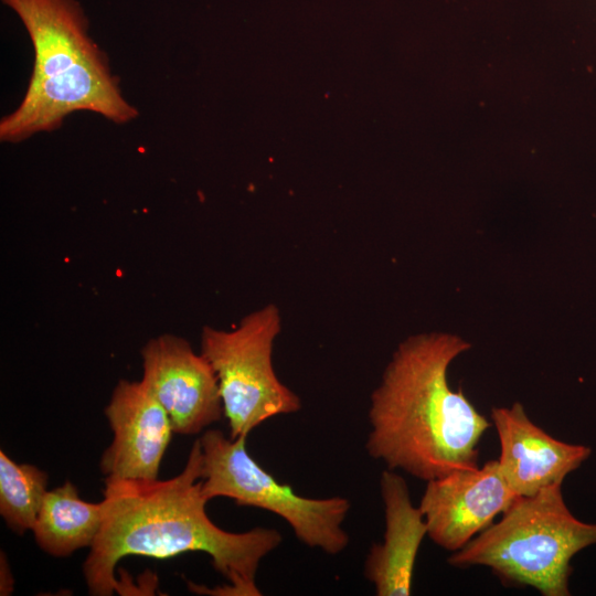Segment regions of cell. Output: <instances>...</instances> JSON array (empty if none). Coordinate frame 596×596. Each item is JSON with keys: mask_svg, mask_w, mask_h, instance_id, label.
Instances as JSON below:
<instances>
[{"mask_svg": "<svg viewBox=\"0 0 596 596\" xmlns=\"http://www.w3.org/2000/svg\"><path fill=\"white\" fill-rule=\"evenodd\" d=\"M202 447L196 439L183 470L168 480L105 481L103 522L83 563L88 592L109 596L119 589L115 568L125 556L169 558L204 552L226 584L215 594L259 596L256 573L276 550L281 533L274 528L228 532L212 522L201 490Z\"/></svg>", "mask_w": 596, "mask_h": 596, "instance_id": "cell-1", "label": "cell"}, {"mask_svg": "<svg viewBox=\"0 0 596 596\" xmlns=\"http://www.w3.org/2000/svg\"><path fill=\"white\" fill-rule=\"evenodd\" d=\"M447 332L401 342L372 392L366 453L387 469L426 482L478 468V445L491 423L448 383L451 362L470 349Z\"/></svg>", "mask_w": 596, "mask_h": 596, "instance_id": "cell-2", "label": "cell"}, {"mask_svg": "<svg viewBox=\"0 0 596 596\" xmlns=\"http://www.w3.org/2000/svg\"><path fill=\"white\" fill-rule=\"evenodd\" d=\"M596 544V523L567 508L562 485L518 497L502 518L476 535L447 562L486 566L507 586H530L543 596H568L571 561Z\"/></svg>", "mask_w": 596, "mask_h": 596, "instance_id": "cell-3", "label": "cell"}, {"mask_svg": "<svg viewBox=\"0 0 596 596\" xmlns=\"http://www.w3.org/2000/svg\"><path fill=\"white\" fill-rule=\"evenodd\" d=\"M202 447L201 490L207 500L225 497L238 505L255 507L280 517L297 540L310 549L338 555L349 545L343 522L351 503L343 497L307 498L280 483L249 455L246 437L227 438L209 429Z\"/></svg>", "mask_w": 596, "mask_h": 596, "instance_id": "cell-4", "label": "cell"}, {"mask_svg": "<svg viewBox=\"0 0 596 596\" xmlns=\"http://www.w3.org/2000/svg\"><path fill=\"white\" fill-rule=\"evenodd\" d=\"M280 328L278 308L268 305L233 330H202L201 354L216 375L231 438L247 437L265 421L301 408L299 396L274 370L273 348Z\"/></svg>", "mask_w": 596, "mask_h": 596, "instance_id": "cell-5", "label": "cell"}, {"mask_svg": "<svg viewBox=\"0 0 596 596\" xmlns=\"http://www.w3.org/2000/svg\"><path fill=\"white\" fill-rule=\"evenodd\" d=\"M75 111H92L118 125L139 115L123 96L109 61L89 62L62 76L29 81L20 105L0 121V140L19 143L53 131Z\"/></svg>", "mask_w": 596, "mask_h": 596, "instance_id": "cell-6", "label": "cell"}, {"mask_svg": "<svg viewBox=\"0 0 596 596\" xmlns=\"http://www.w3.org/2000/svg\"><path fill=\"white\" fill-rule=\"evenodd\" d=\"M141 358V382L166 409L175 434H199L222 418L214 370L187 340L158 336L145 344Z\"/></svg>", "mask_w": 596, "mask_h": 596, "instance_id": "cell-7", "label": "cell"}, {"mask_svg": "<svg viewBox=\"0 0 596 596\" xmlns=\"http://www.w3.org/2000/svg\"><path fill=\"white\" fill-rule=\"evenodd\" d=\"M518 497L494 459L427 481L418 507L427 536L441 549L456 552L490 526Z\"/></svg>", "mask_w": 596, "mask_h": 596, "instance_id": "cell-8", "label": "cell"}, {"mask_svg": "<svg viewBox=\"0 0 596 596\" xmlns=\"http://www.w3.org/2000/svg\"><path fill=\"white\" fill-rule=\"evenodd\" d=\"M105 415L114 433L100 458L105 481H153L174 433L166 409L139 382L120 380Z\"/></svg>", "mask_w": 596, "mask_h": 596, "instance_id": "cell-9", "label": "cell"}, {"mask_svg": "<svg viewBox=\"0 0 596 596\" xmlns=\"http://www.w3.org/2000/svg\"><path fill=\"white\" fill-rule=\"evenodd\" d=\"M491 419L500 444V471L519 497L562 485L592 454L587 446L552 437L530 419L519 402L492 407Z\"/></svg>", "mask_w": 596, "mask_h": 596, "instance_id": "cell-10", "label": "cell"}, {"mask_svg": "<svg viewBox=\"0 0 596 596\" xmlns=\"http://www.w3.org/2000/svg\"><path fill=\"white\" fill-rule=\"evenodd\" d=\"M25 28L34 51L30 82L66 74L83 63L108 60L89 35L78 0H1Z\"/></svg>", "mask_w": 596, "mask_h": 596, "instance_id": "cell-11", "label": "cell"}, {"mask_svg": "<svg viewBox=\"0 0 596 596\" xmlns=\"http://www.w3.org/2000/svg\"><path fill=\"white\" fill-rule=\"evenodd\" d=\"M384 507L383 541L370 549L364 576L377 596H408L419 546L427 524L419 507L413 505L406 480L392 469L380 478Z\"/></svg>", "mask_w": 596, "mask_h": 596, "instance_id": "cell-12", "label": "cell"}, {"mask_svg": "<svg viewBox=\"0 0 596 596\" xmlns=\"http://www.w3.org/2000/svg\"><path fill=\"white\" fill-rule=\"evenodd\" d=\"M103 522V504L84 501L70 481L47 491L32 532L38 545L56 557L92 546Z\"/></svg>", "mask_w": 596, "mask_h": 596, "instance_id": "cell-13", "label": "cell"}, {"mask_svg": "<svg viewBox=\"0 0 596 596\" xmlns=\"http://www.w3.org/2000/svg\"><path fill=\"white\" fill-rule=\"evenodd\" d=\"M47 475L29 464H17L0 451V514L19 534L32 530L45 494Z\"/></svg>", "mask_w": 596, "mask_h": 596, "instance_id": "cell-14", "label": "cell"}]
</instances>
